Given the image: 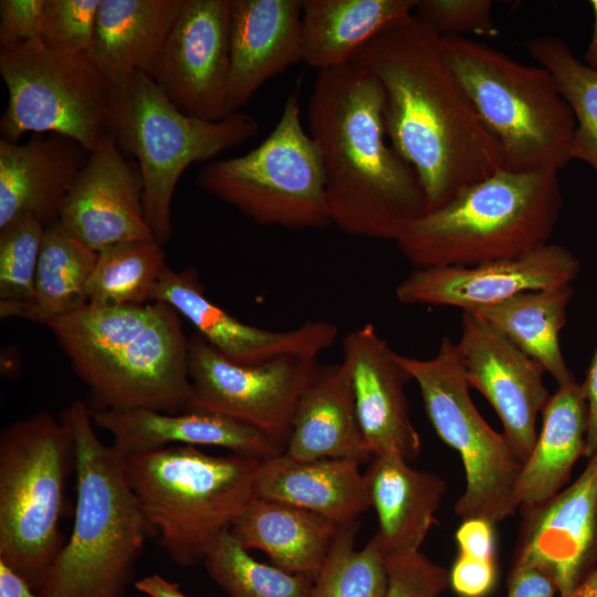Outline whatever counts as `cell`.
<instances>
[{
    "label": "cell",
    "instance_id": "1",
    "mask_svg": "<svg viewBox=\"0 0 597 597\" xmlns=\"http://www.w3.org/2000/svg\"><path fill=\"white\" fill-rule=\"evenodd\" d=\"M353 62L381 86L387 138L416 171L427 212L507 168L450 71L441 36L416 14L373 39Z\"/></svg>",
    "mask_w": 597,
    "mask_h": 597
},
{
    "label": "cell",
    "instance_id": "2",
    "mask_svg": "<svg viewBox=\"0 0 597 597\" xmlns=\"http://www.w3.org/2000/svg\"><path fill=\"white\" fill-rule=\"evenodd\" d=\"M379 82L355 62L318 71L307 104L332 224L358 238L394 240L427 212L413 168L386 142Z\"/></svg>",
    "mask_w": 597,
    "mask_h": 597
},
{
    "label": "cell",
    "instance_id": "3",
    "mask_svg": "<svg viewBox=\"0 0 597 597\" xmlns=\"http://www.w3.org/2000/svg\"><path fill=\"white\" fill-rule=\"evenodd\" d=\"M171 306L84 305L48 324L94 409L178 413L190 396L188 339Z\"/></svg>",
    "mask_w": 597,
    "mask_h": 597
},
{
    "label": "cell",
    "instance_id": "4",
    "mask_svg": "<svg viewBox=\"0 0 597 597\" xmlns=\"http://www.w3.org/2000/svg\"><path fill=\"white\" fill-rule=\"evenodd\" d=\"M60 418L73 440L76 506L72 533L41 593L122 597L155 531L128 481L124 458L101 441L88 406L76 400Z\"/></svg>",
    "mask_w": 597,
    "mask_h": 597
},
{
    "label": "cell",
    "instance_id": "5",
    "mask_svg": "<svg viewBox=\"0 0 597 597\" xmlns=\"http://www.w3.org/2000/svg\"><path fill=\"white\" fill-rule=\"evenodd\" d=\"M562 205L557 171L503 168L408 222L395 242L415 269L514 259L549 243Z\"/></svg>",
    "mask_w": 597,
    "mask_h": 597
},
{
    "label": "cell",
    "instance_id": "6",
    "mask_svg": "<svg viewBox=\"0 0 597 597\" xmlns=\"http://www.w3.org/2000/svg\"><path fill=\"white\" fill-rule=\"evenodd\" d=\"M261 461L238 453L212 455L192 446L124 458L128 481L159 546L181 567L203 562L258 498Z\"/></svg>",
    "mask_w": 597,
    "mask_h": 597
},
{
    "label": "cell",
    "instance_id": "7",
    "mask_svg": "<svg viewBox=\"0 0 597 597\" xmlns=\"http://www.w3.org/2000/svg\"><path fill=\"white\" fill-rule=\"evenodd\" d=\"M441 46L509 169L559 172L572 160L576 121L547 70L471 38L441 36Z\"/></svg>",
    "mask_w": 597,
    "mask_h": 597
},
{
    "label": "cell",
    "instance_id": "8",
    "mask_svg": "<svg viewBox=\"0 0 597 597\" xmlns=\"http://www.w3.org/2000/svg\"><path fill=\"white\" fill-rule=\"evenodd\" d=\"M72 465L71 432L49 411L1 431L0 562L38 591L65 544L59 524Z\"/></svg>",
    "mask_w": 597,
    "mask_h": 597
},
{
    "label": "cell",
    "instance_id": "9",
    "mask_svg": "<svg viewBox=\"0 0 597 597\" xmlns=\"http://www.w3.org/2000/svg\"><path fill=\"white\" fill-rule=\"evenodd\" d=\"M258 132V121L240 111L216 122L184 114L140 72L114 87L109 134L125 156L137 159L145 218L161 245L172 235L171 202L185 170L242 145Z\"/></svg>",
    "mask_w": 597,
    "mask_h": 597
},
{
    "label": "cell",
    "instance_id": "10",
    "mask_svg": "<svg viewBox=\"0 0 597 597\" xmlns=\"http://www.w3.org/2000/svg\"><path fill=\"white\" fill-rule=\"evenodd\" d=\"M298 93L287 96L268 137L247 154L203 166L196 184L261 226L332 224L316 144L303 127Z\"/></svg>",
    "mask_w": 597,
    "mask_h": 597
},
{
    "label": "cell",
    "instance_id": "11",
    "mask_svg": "<svg viewBox=\"0 0 597 597\" xmlns=\"http://www.w3.org/2000/svg\"><path fill=\"white\" fill-rule=\"evenodd\" d=\"M0 74L8 91L1 138L60 134L91 153L109 134L114 87L88 53L0 39Z\"/></svg>",
    "mask_w": 597,
    "mask_h": 597
},
{
    "label": "cell",
    "instance_id": "12",
    "mask_svg": "<svg viewBox=\"0 0 597 597\" xmlns=\"http://www.w3.org/2000/svg\"><path fill=\"white\" fill-rule=\"evenodd\" d=\"M398 360L417 383L436 433L462 460L465 490L454 505L455 514L492 524L514 515L520 507L522 462L473 404L457 344L443 337L433 357L398 354Z\"/></svg>",
    "mask_w": 597,
    "mask_h": 597
},
{
    "label": "cell",
    "instance_id": "13",
    "mask_svg": "<svg viewBox=\"0 0 597 597\" xmlns=\"http://www.w3.org/2000/svg\"><path fill=\"white\" fill-rule=\"evenodd\" d=\"M316 357L285 356L240 365L198 333L188 339L187 410L219 413L286 446L298 399L316 375Z\"/></svg>",
    "mask_w": 597,
    "mask_h": 597
},
{
    "label": "cell",
    "instance_id": "14",
    "mask_svg": "<svg viewBox=\"0 0 597 597\" xmlns=\"http://www.w3.org/2000/svg\"><path fill=\"white\" fill-rule=\"evenodd\" d=\"M232 0H184L150 76L169 102L191 117L229 114Z\"/></svg>",
    "mask_w": 597,
    "mask_h": 597
},
{
    "label": "cell",
    "instance_id": "15",
    "mask_svg": "<svg viewBox=\"0 0 597 597\" xmlns=\"http://www.w3.org/2000/svg\"><path fill=\"white\" fill-rule=\"evenodd\" d=\"M455 344L469 386L495 410L504 437L523 463L537 439V416L551 397L544 368L475 313L462 312Z\"/></svg>",
    "mask_w": 597,
    "mask_h": 597
},
{
    "label": "cell",
    "instance_id": "16",
    "mask_svg": "<svg viewBox=\"0 0 597 597\" xmlns=\"http://www.w3.org/2000/svg\"><path fill=\"white\" fill-rule=\"evenodd\" d=\"M580 269L566 247L547 243L514 259L472 266L415 269L396 287L404 304L450 306L472 312L519 293L572 284Z\"/></svg>",
    "mask_w": 597,
    "mask_h": 597
},
{
    "label": "cell",
    "instance_id": "17",
    "mask_svg": "<svg viewBox=\"0 0 597 597\" xmlns=\"http://www.w3.org/2000/svg\"><path fill=\"white\" fill-rule=\"evenodd\" d=\"M578 478L547 501L520 506L522 522L512 567H535L559 597L587 574L597 556V451Z\"/></svg>",
    "mask_w": 597,
    "mask_h": 597
},
{
    "label": "cell",
    "instance_id": "18",
    "mask_svg": "<svg viewBox=\"0 0 597 597\" xmlns=\"http://www.w3.org/2000/svg\"><path fill=\"white\" fill-rule=\"evenodd\" d=\"M188 320L217 352L240 365H260L285 356L316 357L331 347L337 327L326 321H307L287 331H270L240 322L211 302L192 266L174 271L168 266L153 293Z\"/></svg>",
    "mask_w": 597,
    "mask_h": 597
},
{
    "label": "cell",
    "instance_id": "19",
    "mask_svg": "<svg viewBox=\"0 0 597 597\" xmlns=\"http://www.w3.org/2000/svg\"><path fill=\"white\" fill-rule=\"evenodd\" d=\"M143 196L137 164L129 163L107 134L75 178L59 221L96 252L118 242L151 240Z\"/></svg>",
    "mask_w": 597,
    "mask_h": 597
},
{
    "label": "cell",
    "instance_id": "20",
    "mask_svg": "<svg viewBox=\"0 0 597 597\" xmlns=\"http://www.w3.org/2000/svg\"><path fill=\"white\" fill-rule=\"evenodd\" d=\"M342 348L367 450L371 455L397 454L413 460L421 451V439L410 419L405 391L411 377L398 354L373 324L349 332Z\"/></svg>",
    "mask_w": 597,
    "mask_h": 597
},
{
    "label": "cell",
    "instance_id": "21",
    "mask_svg": "<svg viewBox=\"0 0 597 597\" xmlns=\"http://www.w3.org/2000/svg\"><path fill=\"white\" fill-rule=\"evenodd\" d=\"M88 408L94 426L112 436V447L124 458L171 446H206L265 460L285 449L261 431L219 413Z\"/></svg>",
    "mask_w": 597,
    "mask_h": 597
},
{
    "label": "cell",
    "instance_id": "22",
    "mask_svg": "<svg viewBox=\"0 0 597 597\" xmlns=\"http://www.w3.org/2000/svg\"><path fill=\"white\" fill-rule=\"evenodd\" d=\"M302 61V0H232L229 114Z\"/></svg>",
    "mask_w": 597,
    "mask_h": 597
},
{
    "label": "cell",
    "instance_id": "23",
    "mask_svg": "<svg viewBox=\"0 0 597 597\" xmlns=\"http://www.w3.org/2000/svg\"><path fill=\"white\" fill-rule=\"evenodd\" d=\"M88 155L60 134H35L23 144L0 138V229L28 214L45 228L59 220Z\"/></svg>",
    "mask_w": 597,
    "mask_h": 597
},
{
    "label": "cell",
    "instance_id": "24",
    "mask_svg": "<svg viewBox=\"0 0 597 597\" xmlns=\"http://www.w3.org/2000/svg\"><path fill=\"white\" fill-rule=\"evenodd\" d=\"M284 454L296 460H370L357 418L352 377L342 360L320 366L295 408Z\"/></svg>",
    "mask_w": 597,
    "mask_h": 597
},
{
    "label": "cell",
    "instance_id": "25",
    "mask_svg": "<svg viewBox=\"0 0 597 597\" xmlns=\"http://www.w3.org/2000/svg\"><path fill=\"white\" fill-rule=\"evenodd\" d=\"M184 0H101L90 56L113 87L153 75Z\"/></svg>",
    "mask_w": 597,
    "mask_h": 597
},
{
    "label": "cell",
    "instance_id": "26",
    "mask_svg": "<svg viewBox=\"0 0 597 597\" xmlns=\"http://www.w3.org/2000/svg\"><path fill=\"white\" fill-rule=\"evenodd\" d=\"M397 454H375L364 472L375 533L386 555L419 551L446 492L437 474L417 470Z\"/></svg>",
    "mask_w": 597,
    "mask_h": 597
},
{
    "label": "cell",
    "instance_id": "27",
    "mask_svg": "<svg viewBox=\"0 0 597 597\" xmlns=\"http://www.w3.org/2000/svg\"><path fill=\"white\" fill-rule=\"evenodd\" d=\"M359 464L352 459L303 461L281 453L261 461L258 498L314 512L339 525L357 521L370 507Z\"/></svg>",
    "mask_w": 597,
    "mask_h": 597
},
{
    "label": "cell",
    "instance_id": "28",
    "mask_svg": "<svg viewBox=\"0 0 597 597\" xmlns=\"http://www.w3.org/2000/svg\"><path fill=\"white\" fill-rule=\"evenodd\" d=\"M417 0H302V62L318 71L353 61L415 14Z\"/></svg>",
    "mask_w": 597,
    "mask_h": 597
},
{
    "label": "cell",
    "instance_id": "29",
    "mask_svg": "<svg viewBox=\"0 0 597 597\" xmlns=\"http://www.w3.org/2000/svg\"><path fill=\"white\" fill-rule=\"evenodd\" d=\"M338 527L314 512L256 498L229 531L245 549L265 553L275 566L315 578Z\"/></svg>",
    "mask_w": 597,
    "mask_h": 597
},
{
    "label": "cell",
    "instance_id": "30",
    "mask_svg": "<svg viewBox=\"0 0 597 597\" xmlns=\"http://www.w3.org/2000/svg\"><path fill=\"white\" fill-rule=\"evenodd\" d=\"M542 418L535 446L522 463L517 486L520 506L537 505L557 494L575 463L585 457L588 408L579 384L558 387L545 405Z\"/></svg>",
    "mask_w": 597,
    "mask_h": 597
},
{
    "label": "cell",
    "instance_id": "31",
    "mask_svg": "<svg viewBox=\"0 0 597 597\" xmlns=\"http://www.w3.org/2000/svg\"><path fill=\"white\" fill-rule=\"evenodd\" d=\"M572 284L519 293L472 311L520 350L536 360L558 387L575 383L559 345L573 297Z\"/></svg>",
    "mask_w": 597,
    "mask_h": 597
},
{
    "label": "cell",
    "instance_id": "32",
    "mask_svg": "<svg viewBox=\"0 0 597 597\" xmlns=\"http://www.w3.org/2000/svg\"><path fill=\"white\" fill-rule=\"evenodd\" d=\"M97 252L67 232L59 220L45 228L24 318L48 325L87 304L86 285Z\"/></svg>",
    "mask_w": 597,
    "mask_h": 597
},
{
    "label": "cell",
    "instance_id": "33",
    "mask_svg": "<svg viewBox=\"0 0 597 597\" xmlns=\"http://www.w3.org/2000/svg\"><path fill=\"white\" fill-rule=\"evenodd\" d=\"M166 268L163 245L155 239L108 245L97 252L86 285L87 304L123 306L153 302L154 290Z\"/></svg>",
    "mask_w": 597,
    "mask_h": 597
},
{
    "label": "cell",
    "instance_id": "34",
    "mask_svg": "<svg viewBox=\"0 0 597 597\" xmlns=\"http://www.w3.org/2000/svg\"><path fill=\"white\" fill-rule=\"evenodd\" d=\"M524 46L537 65L551 73L574 114L572 159L586 163L597 176V71L575 57L567 43L557 36L532 38Z\"/></svg>",
    "mask_w": 597,
    "mask_h": 597
},
{
    "label": "cell",
    "instance_id": "35",
    "mask_svg": "<svg viewBox=\"0 0 597 597\" xmlns=\"http://www.w3.org/2000/svg\"><path fill=\"white\" fill-rule=\"evenodd\" d=\"M357 531V521L339 525L310 597H385L386 553L376 535L356 549Z\"/></svg>",
    "mask_w": 597,
    "mask_h": 597
},
{
    "label": "cell",
    "instance_id": "36",
    "mask_svg": "<svg viewBox=\"0 0 597 597\" xmlns=\"http://www.w3.org/2000/svg\"><path fill=\"white\" fill-rule=\"evenodd\" d=\"M202 563L229 597H310L314 583L312 576L254 559L230 531L218 538Z\"/></svg>",
    "mask_w": 597,
    "mask_h": 597
},
{
    "label": "cell",
    "instance_id": "37",
    "mask_svg": "<svg viewBox=\"0 0 597 597\" xmlns=\"http://www.w3.org/2000/svg\"><path fill=\"white\" fill-rule=\"evenodd\" d=\"M45 226L34 216L0 229V316L24 317L34 298L38 261Z\"/></svg>",
    "mask_w": 597,
    "mask_h": 597
},
{
    "label": "cell",
    "instance_id": "38",
    "mask_svg": "<svg viewBox=\"0 0 597 597\" xmlns=\"http://www.w3.org/2000/svg\"><path fill=\"white\" fill-rule=\"evenodd\" d=\"M101 0H45L42 40L55 49L90 53Z\"/></svg>",
    "mask_w": 597,
    "mask_h": 597
},
{
    "label": "cell",
    "instance_id": "39",
    "mask_svg": "<svg viewBox=\"0 0 597 597\" xmlns=\"http://www.w3.org/2000/svg\"><path fill=\"white\" fill-rule=\"evenodd\" d=\"M491 0H417L415 14L440 36H496Z\"/></svg>",
    "mask_w": 597,
    "mask_h": 597
},
{
    "label": "cell",
    "instance_id": "40",
    "mask_svg": "<svg viewBox=\"0 0 597 597\" xmlns=\"http://www.w3.org/2000/svg\"><path fill=\"white\" fill-rule=\"evenodd\" d=\"M385 597H439L449 586V572L420 551L386 555Z\"/></svg>",
    "mask_w": 597,
    "mask_h": 597
},
{
    "label": "cell",
    "instance_id": "41",
    "mask_svg": "<svg viewBox=\"0 0 597 597\" xmlns=\"http://www.w3.org/2000/svg\"><path fill=\"white\" fill-rule=\"evenodd\" d=\"M45 0H1L0 39L15 42L42 40Z\"/></svg>",
    "mask_w": 597,
    "mask_h": 597
},
{
    "label": "cell",
    "instance_id": "42",
    "mask_svg": "<svg viewBox=\"0 0 597 597\" xmlns=\"http://www.w3.org/2000/svg\"><path fill=\"white\" fill-rule=\"evenodd\" d=\"M451 588L460 597H483L496 579L495 561L458 554L449 572Z\"/></svg>",
    "mask_w": 597,
    "mask_h": 597
},
{
    "label": "cell",
    "instance_id": "43",
    "mask_svg": "<svg viewBox=\"0 0 597 597\" xmlns=\"http://www.w3.org/2000/svg\"><path fill=\"white\" fill-rule=\"evenodd\" d=\"M491 522L483 519H467L455 532L459 554L495 561V536Z\"/></svg>",
    "mask_w": 597,
    "mask_h": 597
},
{
    "label": "cell",
    "instance_id": "44",
    "mask_svg": "<svg viewBox=\"0 0 597 597\" xmlns=\"http://www.w3.org/2000/svg\"><path fill=\"white\" fill-rule=\"evenodd\" d=\"M557 591L552 579L535 567H512L507 597H555Z\"/></svg>",
    "mask_w": 597,
    "mask_h": 597
},
{
    "label": "cell",
    "instance_id": "45",
    "mask_svg": "<svg viewBox=\"0 0 597 597\" xmlns=\"http://www.w3.org/2000/svg\"><path fill=\"white\" fill-rule=\"evenodd\" d=\"M588 408V429L585 458L597 451V348L591 358L585 381L580 385Z\"/></svg>",
    "mask_w": 597,
    "mask_h": 597
},
{
    "label": "cell",
    "instance_id": "46",
    "mask_svg": "<svg viewBox=\"0 0 597 597\" xmlns=\"http://www.w3.org/2000/svg\"><path fill=\"white\" fill-rule=\"evenodd\" d=\"M0 597H52L33 589L29 583L0 562Z\"/></svg>",
    "mask_w": 597,
    "mask_h": 597
},
{
    "label": "cell",
    "instance_id": "47",
    "mask_svg": "<svg viewBox=\"0 0 597 597\" xmlns=\"http://www.w3.org/2000/svg\"><path fill=\"white\" fill-rule=\"evenodd\" d=\"M135 587L148 597H189L177 584L158 574L140 578Z\"/></svg>",
    "mask_w": 597,
    "mask_h": 597
},
{
    "label": "cell",
    "instance_id": "48",
    "mask_svg": "<svg viewBox=\"0 0 597 597\" xmlns=\"http://www.w3.org/2000/svg\"><path fill=\"white\" fill-rule=\"evenodd\" d=\"M593 11V32L582 62L594 71H597V0L589 1Z\"/></svg>",
    "mask_w": 597,
    "mask_h": 597
},
{
    "label": "cell",
    "instance_id": "49",
    "mask_svg": "<svg viewBox=\"0 0 597 597\" xmlns=\"http://www.w3.org/2000/svg\"><path fill=\"white\" fill-rule=\"evenodd\" d=\"M563 597H597V567L590 570L568 594Z\"/></svg>",
    "mask_w": 597,
    "mask_h": 597
}]
</instances>
